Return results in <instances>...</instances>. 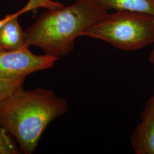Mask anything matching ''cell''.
<instances>
[{
    "instance_id": "1",
    "label": "cell",
    "mask_w": 154,
    "mask_h": 154,
    "mask_svg": "<svg viewBox=\"0 0 154 154\" xmlns=\"http://www.w3.org/2000/svg\"><path fill=\"white\" fill-rule=\"evenodd\" d=\"M67 109L66 100L51 90L22 87L0 100V123L16 139L21 152L32 154L50 123Z\"/></svg>"
},
{
    "instance_id": "2",
    "label": "cell",
    "mask_w": 154,
    "mask_h": 154,
    "mask_svg": "<svg viewBox=\"0 0 154 154\" xmlns=\"http://www.w3.org/2000/svg\"><path fill=\"white\" fill-rule=\"evenodd\" d=\"M107 10L93 0H77L72 5L44 12L24 32V46H35L46 54L60 58L74 49L75 40Z\"/></svg>"
},
{
    "instance_id": "3",
    "label": "cell",
    "mask_w": 154,
    "mask_h": 154,
    "mask_svg": "<svg viewBox=\"0 0 154 154\" xmlns=\"http://www.w3.org/2000/svg\"><path fill=\"white\" fill-rule=\"evenodd\" d=\"M82 35L102 39L126 51L139 49L154 43V16L129 11L107 13L87 28Z\"/></svg>"
},
{
    "instance_id": "4",
    "label": "cell",
    "mask_w": 154,
    "mask_h": 154,
    "mask_svg": "<svg viewBox=\"0 0 154 154\" xmlns=\"http://www.w3.org/2000/svg\"><path fill=\"white\" fill-rule=\"evenodd\" d=\"M59 59L46 54L35 55L26 46L13 50L0 49V77L25 78L34 72L53 67Z\"/></svg>"
},
{
    "instance_id": "5",
    "label": "cell",
    "mask_w": 154,
    "mask_h": 154,
    "mask_svg": "<svg viewBox=\"0 0 154 154\" xmlns=\"http://www.w3.org/2000/svg\"><path fill=\"white\" fill-rule=\"evenodd\" d=\"M137 154H154V96L147 101L141 113V121L131 137Z\"/></svg>"
},
{
    "instance_id": "6",
    "label": "cell",
    "mask_w": 154,
    "mask_h": 154,
    "mask_svg": "<svg viewBox=\"0 0 154 154\" xmlns=\"http://www.w3.org/2000/svg\"><path fill=\"white\" fill-rule=\"evenodd\" d=\"M23 13L22 10L14 13V16L0 29V49L13 50L25 46V34L18 19Z\"/></svg>"
},
{
    "instance_id": "7",
    "label": "cell",
    "mask_w": 154,
    "mask_h": 154,
    "mask_svg": "<svg viewBox=\"0 0 154 154\" xmlns=\"http://www.w3.org/2000/svg\"><path fill=\"white\" fill-rule=\"evenodd\" d=\"M106 9L148 14L154 16V0H93Z\"/></svg>"
},
{
    "instance_id": "8",
    "label": "cell",
    "mask_w": 154,
    "mask_h": 154,
    "mask_svg": "<svg viewBox=\"0 0 154 154\" xmlns=\"http://www.w3.org/2000/svg\"><path fill=\"white\" fill-rule=\"evenodd\" d=\"M25 78L8 79L0 77V100L5 99L22 88Z\"/></svg>"
},
{
    "instance_id": "9",
    "label": "cell",
    "mask_w": 154,
    "mask_h": 154,
    "mask_svg": "<svg viewBox=\"0 0 154 154\" xmlns=\"http://www.w3.org/2000/svg\"><path fill=\"white\" fill-rule=\"evenodd\" d=\"M11 137L0 123V154L20 153L21 150L17 146Z\"/></svg>"
},
{
    "instance_id": "10",
    "label": "cell",
    "mask_w": 154,
    "mask_h": 154,
    "mask_svg": "<svg viewBox=\"0 0 154 154\" xmlns=\"http://www.w3.org/2000/svg\"><path fill=\"white\" fill-rule=\"evenodd\" d=\"M63 6V4L62 3L53 0H29L28 4L21 10L24 13L29 11L37 9L38 8H45L49 10H54Z\"/></svg>"
},
{
    "instance_id": "11",
    "label": "cell",
    "mask_w": 154,
    "mask_h": 154,
    "mask_svg": "<svg viewBox=\"0 0 154 154\" xmlns=\"http://www.w3.org/2000/svg\"><path fill=\"white\" fill-rule=\"evenodd\" d=\"M14 16V13L12 14H8L5 17V18H2V20H0V29L2 28L5 25L6 23L9 20H11Z\"/></svg>"
},
{
    "instance_id": "12",
    "label": "cell",
    "mask_w": 154,
    "mask_h": 154,
    "mask_svg": "<svg viewBox=\"0 0 154 154\" xmlns=\"http://www.w3.org/2000/svg\"><path fill=\"white\" fill-rule=\"evenodd\" d=\"M149 61L154 65V48L149 56Z\"/></svg>"
},
{
    "instance_id": "13",
    "label": "cell",
    "mask_w": 154,
    "mask_h": 154,
    "mask_svg": "<svg viewBox=\"0 0 154 154\" xmlns=\"http://www.w3.org/2000/svg\"><path fill=\"white\" fill-rule=\"evenodd\" d=\"M13 1H16V0H13Z\"/></svg>"
},
{
    "instance_id": "14",
    "label": "cell",
    "mask_w": 154,
    "mask_h": 154,
    "mask_svg": "<svg viewBox=\"0 0 154 154\" xmlns=\"http://www.w3.org/2000/svg\"></svg>"
},
{
    "instance_id": "15",
    "label": "cell",
    "mask_w": 154,
    "mask_h": 154,
    "mask_svg": "<svg viewBox=\"0 0 154 154\" xmlns=\"http://www.w3.org/2000/svg\"></svg>"
}]
</instances>
